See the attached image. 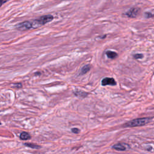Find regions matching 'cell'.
Here are the masks:
<instances>
[{
  "label": "cell",
  "instance_id": "1",
  "mask_svg": "<svg viewBox=\"0 0 154 154\" xmlns=\"http://www.w3.org/2000/svg\"><path fill=\"white\" fill-rule=\"evenodd\" d=\"M152 120L151 117H143V118H138L136 119L132 120L126 124L123 125L124 127H136V126H144L147 123H149Z\"/></svg>",
  "mask_w": 154,
  "mask_h": 154
},
{
  "label": "cell",
  "instance_id": "2",
  "mask_svg": "<svg viewBox=\"0 0 154 154\" xmlns=\"http://www.w3.org/2000/svg\"><path fill=\"white\" fill-rule=\"evenodd\" d=\"M53 19V16L52 15H46L40 17V18L32 21L31 22L32 23V28H38L50 21H51Z\"/></svg>",
  "mask_w": 154,
  "mask_h": 154
},
{
  "label": "cell",
  "instance_id": "3",
  "mask_svg": "<svg viewBox=\"0 0 154 154\" xmlns=\"http://www.w3.org/2000/svg\"><path fill=\"white\" fill-rule=\"evenodd\" d=\"M139 13V8L136 7H133L130 8L126 13V16H127L129 17H135L138 15Z\"/></svg>",
  "mask_w": 154,
  "mask_h": 154
},
{
  "label": "cell",
  "instance_id": "4",
  "mask_svg": "<svg viewBox=\"0 0 154 154\" xmlns=\"http://www.w3.org/2000/svg\"><path fill=\"white\" fill-rule=\"evenodd\" d=\"M102 85L103 86L105 85H116V82L114 80L113 78H105L102 80Z\"/></svg>",
  "mask_w": 154,
  "mask_h": 154
},
{
  "label": "cell",
  "instance_id": "5",
  "mask_svg": "<svg viewBox=\"0 0 154 154\" xmlns=\"http://www.w3.org/2000/svg\"><path fill=\"white\" fill-rule=\"evenodd\" d=\"M129 148L130 147L127 144L125 143H117L112 146V149L119 151H124L127 149H129Z\"/></svg>",
  "mask_w": 154,
  "mask_h": 154
},
{
  "label": "cell",
  "instance_id": "6",
  "mask_svg": "<svg viewBox=\"0 0 154 154\" xmlns=\"http://www.w3.org/2000/svg\"><path fill=\"white\" fill-rule=\"evenodd\" d=\"M17 28L19 29H21V30H25V29H28L31 28H32V23L31 22H28V21H25L23 22L22 23H19Z\"/></svg>",
  "mask_w": 154,
  "mask_h": 154
},
{
  "label": "cell",
  "instance_id": "7",
  "mask_svg": "<svg viewBox=\"0 0 154 154\" xmlns=\"http://www.w3.org/2000/svg\"><path fill=\"white\" fill-rule=\"evenodd\" d=\"M19 137L22 140H28L31 138V135L26 132H23L20 134Z\"/></svg>",
  "mask_w": 154,
  "mask_h": 154
},
{
  "label": "cell",
  "instance_id": "8",
  "mask_svg": "<svg viewBox=\"0 0 154 154\" xmlns=\"http://www.w3.org/2000/svg\"><path fill=\"white\" fill-rule=\"evenodd\" d=\"M106 56L111 59H114L117 57V54L116 52L111 51H107L106 52Z\"/></svg>",
  "mask_w": 154,
  "mask_h": 154
},
{
  "label": "cell",
  "instance_id": "9",
  "mask_svg": "<svg viewBox=\"0 0 154 154\" xmlns=\"http://www.w3.org/2000/svg\"><path fill=\"white\" fill-rule=\"evenodd\" d=\"M90 69V66L89 64H87L84 66H83L81 70V74L83 75L88 72Z\"/></svg>",
  "mask_w": 154,
  "mask_h": 154
},
{
  "label": "cell",
  "instance_id": "10",
  "mask_svg": "<svg viewBox=\"0 0 154 154\" xmlns=\"http://www.w3.org/2000/svg\"><path fill=\"white\" fill-rule=\"evenodd\" d=\"M75 94L77 96H79V97H85V96H87L88 95L87 93L82 91H76L75 92Z\"/></svg>",
  "mask_w": 154,
  "mask_h": 154
},
{
  "label": "cell",
  "instance_id": "11",
  "mask_svg": "<svg viewBox=\"0 0 154 154\" xmlns=\"http://www.w3.org/2000/svg\"><path fill=\"white\" fill-rule=\"evenodd\" d=\"M24 145L26 146V147H30V148H32V149H40L41 147L40 146L35 144H32V143H24Z\"/></svg>",
  "mask_w": 154,
  "mask_h": 154
},
{
  "label": "cell",
  "instance_id": "12",
  "mask_svg": "<svg viewBox=\"0 0 154 154\" xmlns=\"http://www.w3.org/2000/svg\"><path fill=\"white\" fill-rule=\"evenodd\" d=\"M134 57L135 59H140V58H142L143 57V55L141 54H136L134 55Z\"/></svg>",
  "mask_w": 154,
  "mask_h": 154
},
{
  "label": "cell",
  "instance_id": "13",
  "mask_svg": "<svg viewBox=\"0 0 154 154\" xmlns=\"http://www.w3.org/2000/svg\"><path fill=\"white\" fill-rule=\"evenodd\" d=\"M71 131H72V132L73 133H75V134H78L79 132V129H78V128H72V129H71Z\"/></svg>",
  "mask_w": 154,
  "mask_h": 154
},
{
  "label": "cell",
  "instance_id": "14",
  "mask_svg": "<svg viewBox=\"0 0 154 154\" xmlns=\"http://www.w3.org/2000/svg\"><path fill=\"white\" fill-rule=\"evenodd\" d=\"M145 15H146V17L147 18H149V17H152L154 16V14L151 13H145Z\"/></svg>",
  "mask_w": 154,
  "mask_h": 154
},
{
  "label": "cell",
  "instance_id": "15",
  "mask_svg": "<svg viewBox=\"0 0 154 154\" xmlns=\"http://www.w3.org/2000/svg\"><path fill=\"white\" fill-rule=\"evenodd\" d=\"M5 2H6L5 0H0V7H1V6L4 3H5Z\"/></svg>",
  "mask_w": 154,
  "mask_h": 154
},
{
  "label": "cell",
  "instance_id": "16",
  "mask_svg": "<svg viewBox=\"0 0 154 154\" xmlns=\"http://www.w3.org/2000/svg\"><path fill=\"white\" fill-rule=\"evenodd\" d=\"M0 125H1V122H0Z\"/></svg>",
  "mask_w": 154,
  "mask_h": 154
}]
</instances>
